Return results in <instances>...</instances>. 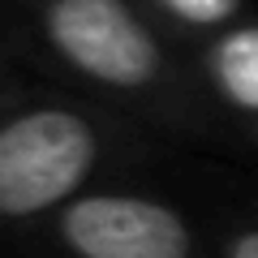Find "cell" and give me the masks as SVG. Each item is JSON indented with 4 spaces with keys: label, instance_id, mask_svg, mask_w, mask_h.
Returning a JSON list of instances; mask_svg holds the SVG:
<instances>
[{
    "label": "cell",
    "instance_id": "cell-1",
    "mask_svg": "<svg viewBox=\"0 0 258 258\" xmlns=\"http://www.w3.org/2000/svg\"><path fill=\"white\" fill-rule=\"evenodd\" d=\"M103 159V134L82 108L35 103L0 116V228L60 215Z\"/></svg>",
    "mask_w": 258,
    "mask_h": 258
},
{
    "label": "cell",
    "instance_id": "cell-2",
    "mask_svg": "<svg viewBox=\"0 0 258 258\" xmlns=\"http://www.w3.org/2000/svg\"><path fill=\"white\" fill-rule=\"evenodd\" d=\"M35 35L74 78L142 95L164 78V47L134 0H26Z\"/></svg>",
    "mask_w": 258,
    "mask_h": 258
},
{
    "label": "cell",
    "instance_id": "cell-3",
    "mask_svg": "<svg viewBox=\"0 0 258 258\" xmlns=\"http://www.w3.org/2000/svg\"><path fill=\"white\" fill-rule=\"evenodd\" d=\"M52 228L69 258H194L189 220L147 194L86 189Z\"/></svg>",
    "mask_w": 258,
    "mask_h": 258
},
{
    "label": "cell",
    "instance_id": "cell-4",
    "mask_svg": "<svg viewBox=\"0 0 258 258\" xmlns=\"http://www.w3.org/2000/svg\"><path fill=\"white\" fill-rule=\"evenodd\" d=\"M211 82L237 112L258 116V26H232L211 43Z\"/></svg>",
    "mask_w": 258,
    "mask_h": 258
},
{
    "label": "cell",
    "instance_id": "cell-5",
    "mask_svg": "<svg viewBox=\"0 0 258 258\" xmlns=\"http://www.w3.org/2000/svg\"><path fill=\"white\" fill-rule=\"evenodd\" d=\"M151 5L159 13H168L172 22H181V26L211 30V26H228L245 0H151Z\"/></svg>",
    "mask_w": 258,
    "mask_h": 258
},
{
    "label": "cell",
    "instance_id": "cell-6",
    "mask_svg": "<svg viewBox=\"0 0 258 258\" xmlns=\"http://www.w3.org/2000/svg\"><path fill=\"white\" fill-rule=\"evenodd\" d=\"M224 258H258V228L254 232H237L224 245Z\"/></svg>",
    "mask_w": 258,
    "mask_h": 258
},
{
    "label": "cell",
    "instance_id": "cell-7",
    "mask_svg": "<svg viewBox=\"0 0 258 258\" xmlns=\"http://www.w3.org/2000/svg\"><path fill=\"white\" fill-rule=\"evenodd\" d=\"M0 91H5V69H0Z\"/></svg>",
    "mask_w": 258,
    "mask_h": 258
}]
</instances>
